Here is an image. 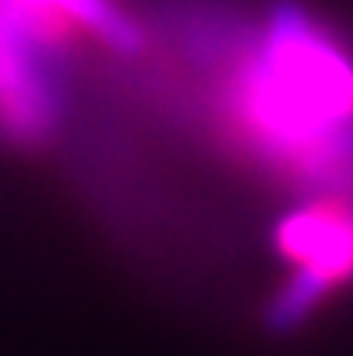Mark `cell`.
Segmentation results:
<instances>
[{"label": "cell", "mask_w": 353, "mask_h": 356, "mask_svg": "<svg viewBox=\"0 0 353 356\" xmlns=\"http://www.w3.org/2000/svg\"><path fill=\"white\" fill-rule=\"evenodd\" d=\"M274 245L295 270L267 305V325L291 332L353 280V191H329L295 204L277 225Z\"/></svg>", "instance_id": "obj_2"}, {"label": "cell", "mask_w": 353, "mask_h": 356, "mask_svg": "<svg viewBox=\"0 0 353 356\" xmlns=\"http://www.w3.org/2000/svg\"><path fill=\"white\" fill-rule=\"evenodd\" d=\"M59 49L49 45L31 21L0 0V138L38 149L63 121V83L56 73Z\"/></svg>", "instance_id": "obj_3"}, {"label": "cell", "mask_w": 353, "mask_h": 356, "mask_svg": "<svg viewBox=\"0 0 353 356\" xmlns=\"http://www.w3.org/2000/svg\"><path fill=\"white\" fill-rule=\"evenodd\" d=\"M215 111L246 156L319 194L353 191V56L298 3L235 45Z\"/></svg>", "instance_id": "obj_1"}]
</instances>
